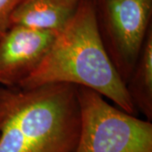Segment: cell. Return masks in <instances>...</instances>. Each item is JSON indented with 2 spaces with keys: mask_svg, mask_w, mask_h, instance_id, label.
<instances>
[{
  "mask_svg": "<svg viewBox=\"0 0 152 152\" xmlns=\"http://www.w3.org/2000/svg\"><path fill=\"white\" fill-rule=\"evenodd\" d=\"M69 84L99 93L121 110L137 113L125 84L104 48L93 0H80L75 14L57 34L38 67L19 89Z\"/></svg>",
  "mask_w": 152,
  "mask_h": 152,
  "instance_id": "6da1fadb",
  "label": "cell"
},
{
  "mask_svg": "<svg viewBox=\"0 0 152 152\" xmlns=\"http://www.w3.org/2000/svg\"><path fill=\"white\" fill-rule=\"evenodd\" d=\"M80 129L76 86L11 88L0 152H73Z\"/></svg>",
  "mask_w": 152,
  "mask_h": 152,
  "instance_id": "7a4b0ae2",
  "label": "cell"
},
{
  "mask_svg": "<svg viewBox=\"0 0 152 152\" xmlns=\"http://www.w3.org/2000/svg\"><path fill=\"white\" fill-rule=\"evenodd\" d=\"M80 129L73 152H152V124L117 108L99 93L77 86Z\"/></svg>",
  "mask_w": 152,
  "mask_h": 152,
  "instance_id": "3957f363",
  "label": "cell"
},
{
  "mask_svg": "<svg viewBox=\"0 0 152 152\" xmlns=\"http://www.w3.org/2000/svg\"><path fill=\"white\" fill-rule=\"evenodd\" d=\"M93 1L104 48L125 84L152 28V0Z\"/></svg>",
  "mask_w": 152,
  "mask_h": 152,
  "instance_id": "277c9868",
  "label": "cell"
},
{
  "mask_svg": "<svg viewBox=\"0 0 152 152\" xmlns=\"http://www.w3.org/2000/svg\"><path fill=\"white\" fill-rule=\"evenodd\" d=\"M58 32L11 26L0 36V86L18 88L41 64Z\"/></svg>",
  "mask_w": 152,
  "mask_h": 152,
  "instance_id": "5b68a950",
  "label": "cell"
},
{
  "mask_svg": "<svg viewBox=\"0 0 152 152\" xmlns=\"http://www.w3.org/2000/svg\"><path fill=\"white\" fill-rule=\"evenodd\" d=\"M80 0H22L10 18L11 26L59 32L75 14Z\"/></svg>",
  "mask_w": 152,
  "mask_h": 152,
  "instance_id": "8992f818",
  "label": "cell"
},
{
  "mask_svg": "<svg viewBox=\"0 0 152 152\" xmlns=\"http://www.w3.org/2000/svg\"><path fill=\"white\" fill-rule=\"evenodd\" d=\"M125 87L136 111L152 120V28L144 42Z\"/></svg>",
  "mask_w": 152,
  "mask_h": 152,
  "instance_id": "52a82bcc",
  "label": "cell"
},
{
  "mask_svg": "<svg viewBox=\"0 0 152 152\" xmlns=\"http://www.w3.org/2000/svg\"><path fill=\"white\" fill-rule=\"evenodd\" d=\"M22 0H0V36L10 26V18Z\"/></svg>",
  "mask_w": 152,
  "mask_h": 152,
  "instance_id": "ba28073f",
  "label": "cell"
},
{
  "mask_svg": "<svg viewBox=\"0 0 152 152\" xmlns=\"http://www.w3.org/2000/svg\"><path fill=\"white\" fill-rule=\"evenodd\" d=\"M10 93L11 88L0 86V129L8 111Z\"/></svg>",
  "mask_w": 152,
  "mask_h": 152,
  "instance_id": "9c48e42d",
  "label": "cell"
}]
</instances>
